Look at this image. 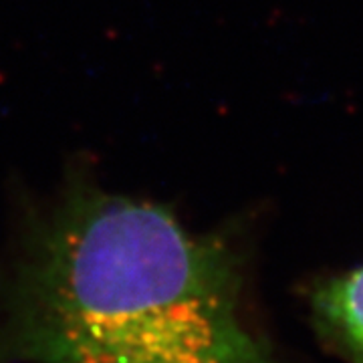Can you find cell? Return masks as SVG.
Wrapping results in <instances>:
<instances>
[{
	"label": "cell",
	"instance_id": "6da1fadb",
	"mask_svg": "<svg viewBox=\"0 0 363 363\" xmlns=\"http://www.w3.org/2000/svg\"><path fill=\"white\" fill-rule=\"evenodd\" d=\"M9 311L33 363H272L238 315L222 242L85 178L28 224Z\"/></svg>",
	"mask_w": 363,
	"mask_h": 363
},
{
	"label": "cell",
	"instance_id": "7a4b0ae2",
	"mask_svg": "<svg viewBox=\"0 0 363 363\" xmlns=\"http://www.w3.org/2000/svg\"><path fill=\"white\" fill-rule=\"evenodd\" d=\"M315 311L341 353L351 363H363V267L321 286Z\"/></svg>",
	"mask_w": 363,
	"mask_h": 363
}]
</instances>
